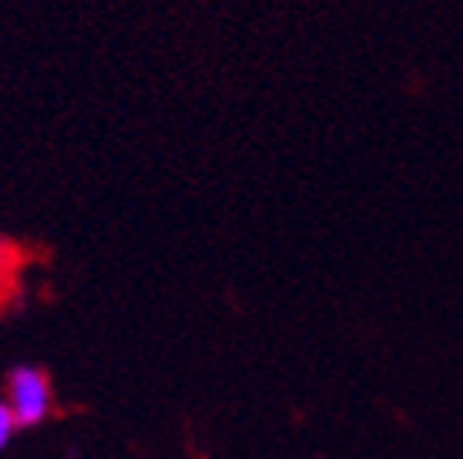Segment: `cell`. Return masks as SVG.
I'll return each instance as SVG.
<instances>
[{"label":"cell","instance_id":"obj_1","mask_svg":"<svg viewBox=\"0 0 463 459\" xmlns=\"http://www.w3.org/2000/svg\"><path fill=\"white\" fill-rule=\"evenodd\" d=\"M10 414L17 420V430H33L50 417L53 407V388L46 371L33 368V364H20L10 371Z\"/></svg>","mask_w":463,"mask_h":459},{"label":"cell","instance_id":"obj_2","mask_svg":"<svg viewBox=\"0 0 463 459\" xmlns=\"http://www.w3.org/2000/svg\"><path fill=\"white\" fill-rule=\"evenodd\" d=\"M14 433H17V420H14L7 404H0V453L7 450V443L14 440Z\"/></svg>","mask_w":463,"mask_h":459}]
</instances>
